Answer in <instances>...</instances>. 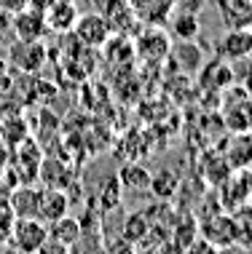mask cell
<instances>
[{
    "instance_id": "obj_3",
    "label": "cell",
    "mask_w": 252,
    "mask_h": 254,
    "mask_svg": "<svg viewBox=\"0 0 252 254\" xmlns=\"http://www.w3.org/2000/svg\"><path fill=\"white\" fill-rule=\"evenodd\" d=\"M223 113H226V126L231 131H252V99L247 91L236 88L234 94L223 99Z\"/></svg>"
},
{
    "instance_id": "obj_5",
    "label": "cell",
    "mask_w": 252,
    "mask_h": 254,
    "mask_svg": "<svg viewBox=\"0 0 252 254\" xmlns=\"http://www.w3.org/2000/svg\"><path fill=\"white\" fill-rule=\"evenodd\" d=\"M199 230H201V238H207L209 244L217 246V249L234 246V219H231L226 211H217V214L204 217Z\"/></svg>"
},
{
    "instance_id": "obj_2",
    "label": "cell",
    "mask_w": 252,
    "mask_h": 254,
    "mask_svg": "<svg viewBox=\"0 0 252 254\" xmlns=\"http://www.w3.org/2000/svg\"><path fill=\"white\" fill-rule=\"evenodd\" d=\"M70 32L86 49H99V46H105L113 38V27L107 24V19L102 13H84V16H78Z\"/></svg>"
},
{
    "instance_id": "obj_4",
    "label": "cell",
    "mask_w": 252,
    "mask_h": 254,
    "mask_svg": "<svg viewBox=\"0 0 252 254\" xmlns=\"http://www.w3.org/2000/svg\"><path fill=\"white\" fill-rule=\"evenodd\" d=\"M46 62V46L40 40H16L8 51V64L27 75L38 72Z\"/></svg>"
},
{
    "instance_id": "obj_12",
    "label": "cell",
    "mask_w": 252,
    "mask_h": 254,
    "mask_svg": "<svg viewBox=\"0 0 252 254\" xmlns=\"http://www.w3.org/2000/svg\"><path fill=\"white\" fill-rule=\"evenodd\" d=\"M201 70V86L207 91H226V88L234 83V72H231V64H226V59H212L209 64L199 67Z\"/></svg>"
},
{
    "instance_id": "obj_6",
    "label": "cell",
    "mask_w": 252,
    "mask_h": 254,
    "mask_svg": "<svg viewBox=\"0 0 252 254\" xmlns=\"http://www.w3.org/2000/svg\"><path fill=\"white\" fill-rule=\"evenodd\" d=\"M217 54L220 59H247L252 57V27L247 30H226L217 40Z\"/></svg>"
},
{
    "instance_id": "obj_14",
    "label": "cell",
    "mask_w": 252,
    "mask_h": 254,
    "mask_svg": "<svg viewBox=\"0 0 252 254\" xmlns=\"http://www.w3.org/2000/svg\"><path fill=\"white\" fill-rule=\"evenodd\" d=\"M129 3H132L137 19H142V22H148L153 27L164 24L169 19V11L174 8V0H129Z\"/></svg>"
},
{
    "instance_id": "obj_20",
    "label": "cell",
    "mask_w": 252,
    "mask_h": 254,
    "mask_svg": "<svg viewBox=\"0 0 252 254\" xmlns=\"http://www.w3.org/2000/svg\"><path fill=\"white\" fill-rule=\"evenodd\" d=\"M177 177L172 174V171H159V174H151V193L156 198H161V201H169L174 193H177Z\"/></svg>"
},
{
    "instance_id": "obj_13",
    "label": "cell",
    "mask_w": 252,
    "mask_h": 254,
    "mask_svg": "<svg viewBox=\"0 0 252 254\" xmlns=\"http://www.w3.org/2000/svg\"><path fill=\"white\" fill-rule=\"evenodd\" d=\"M134 51H137V57H142V59H164L167 51H169V38L164 35V30H159V27L151 24V30H145L137 38Z\"/></svg>"
},
{
    "instance_id": "obj_24",
    "label": "cell",
    "mask_w": 252,
    "mask_h": 254,
    "mask_svg": "<svg viewBox=\"0 0 252 254\" xmlns=\"http://www.w3.org/2000/svg\"><path fill=\"white\" fill-rule=\"evenodd\" d=\"M188 254H220V249H217L215 244H209L207 238H196V241L188 246Z\"/></svg>"
},
{
    "instance_id": "obj_8",
    "label": "cell",
    "mask_w": 252,
    "mask_h": 254,
    "mask_svg": "<svg viewBox=\"0 0 252 254\" xmlns=\"http://www.w3.org/2000/svg\"><path fill=\"white\" fill-rule=\"evenodd\" d=\"M226 30H247L252 27V0H215Z\"/></svg>"
},
{
    "instance_id": "obj_19",
    "label": "cell",
    "mask_w": 252,
    "mask_h": 254,
    "mask_svg": "<svg viewBox=\"0 0 252 254\" xmlns=\"http://www.w3.org/2000/svg\"><path fill=\"white\" fill-rule=\"evenodd\" d=\"M199 32H201L199 16L177 11V16L172 19V35H174L177 40H196V35H199Z\"/></svg>"
},
{
    "instance_id": "obj_23",
    "label": "cell",
    "mask_w": 252,
    "mask_h": 254,
    "mask_svg": "<svg viewBox=\"0 0 252 254\" xmlns=\"http://www.w3.org/2000/svg\"><path fill=\"white\" fill-rule=\"evenodd\" d=\"M121 201V185L118 180H107L105 188H102V206H105L107 211L115 209V203Z\"/></svg>"
},
{
    "instance_id": "obj_10",
    "label": "cell",
    "mask_w": 252,
    "mask_h": 254,
    "mask_svg": "<svg viewBox=\"0 0 252 254\" xmlns=\"http://www.w3.org/2000/svg\"><path fill=\"white\" fill-rule=\"evenodd\" d=\"M226 163L231 171H244L252 166V134L250 131H234V136L226 145Z\"/></svg>"
},
{
    "instance_id": "obj_15",
    "label": "cell",
    "mask_w": 252,
    "mask_h": 254,
    "mask_svg": "<svg viewBox=\"0 0 252 254\" xmlns=\"http://www.w3.org/2000/svg\"><path fill=\"white\" fill-rule=\"evenodd\" d=\"M38 203H40V190L32 188V185L16 188L8 198L13 217H38Z\"/></svg>"
},
{
    "instance_id": "obj_21",
    "label": "cell",
    "mask_w": 252,
    "mask_h": 254,
    "mask_svg": "<svg viewBox=\"0 0 252 254\" xmlns=\"http://www.w3.org/2000/svg\"><path fill=\"white\" fill-rule=\"evenodd\" d=\"M148 233H151V219H148V214L134 211V214L126 217V225H124V238H126V241L140 244Z\"/></svg>"
},
{
    "instance_id": "obj_11",
    "label": "cell",
    "mask_w": 252,
    "mask_h": 254,
    "mask_svg": "<svg viewBox=\"0 0 252 254\" xmlns=\"http://www.w3.org/2000/svg\"><path fill=\"white\" fill-rule=\"evenodd\" d=\"M67 209H70V201H67V195L62 190L57 188H46L40 190V203H38V219L46 225L57 222V219H62L67 214Z\"/></svg>"
},
{
    "instance_id": "obj_7",
    "label": "cell",
    "mask_w": 252,
    "mask_h": 254,
    "mask_svg": "<svg viewBox=\"0 0 252 254\" xmlns=\"http://www.w3.org/2000/svg\"><path fill=\"white\" fill-rule=\"evenodd\" d=\"M11 27H13L16 40H40L46 32H49V27H46V16L40 11H35V8H24V11L13 13Z\"/></svg>"
},
{
    "instance_id": "obj_16",
    "label": "cell",
    "mask_w": 252,
    "mask_h": 254,
    "mask_svg": "<svg viewBox=\"0 0 252 254\" xmlns=\"http://www.w3.org/2000/svg\"><path fill=\"white\" fill-rule=\"evenodd\" d=\"M118 185L126 188L129 193H145L151 188V171L140 163H126L118 171Z\"/></svg>"
},
{
    "instance_id": "obj_25",
    "label": "cell",
    "mask_w": 252,
    "mask_h": 254,
    "mask_svg": "<svg viewBox=\"0 0 252 254\" xmlns=\"http://www.w3.org/2000/svg\"><path fill=\"white\" fill-rule=\"evenodd\" d=\"M174 5L182 13H193V16H199V13L204 11V5H207V0H174Z\"/></svg>"
},
{
    "instance_id": "obj_9",
    "label": "cell",
    "mask_w": 252,
    "mask_h": 254,
    "mask_svg": "<svg viewBox=\"0 0 252 254\" xmlns=\"http://www.w3.org/2000/svg\"><path fill=\"white\" fill-rule=\"evenodd\" d=\"M43 16H46L49 32H70L81 13H78V5L73 0H54L49 8H46Z\"/></svg>"
},
{
    "instance_id": "obj_18",
    "label": "cell",
    "mask_w": 252,
    "mask_h": 254,
    "mask_svg": "<svg viewBox=\"0 0 252 254\" xmlns=\"http://www.w3.org/2000/svg\"><path fill=\"white\" fill-rule=\"evenodd\" d=\"M49 238L70 249V246L81 238V222H78L76 217H67L65 214L62 219H57V222L49 225Z\"/></svg>"
},
{
    "instance_id": "obj_26",
    "label": "cell",
    "mask_w": 252,
    "mask_h": 254,
    "mask_svg": "<svg viewBox=\"0 0 252 254\" xmlns=\"http://www.w3.org/2000/svg\"><path fill=\"white\" fill-rule=\"evenodd\" d=\"M30 8V0H0V11L8 13V16H13V13Z\"/></svg>"
},
{
    "instance_id": "obj_17",
    "label": "cell",
    "mask_w": 252,
    "mask_h": 254,
    "mask_svg": "<svg viewBox=\"0 0 252 254\" xmlns=\"http://www.w3.org/2000/svg\"><path fill=\"white\" fill-rule=\"evenodd\" d=\"M172 59L182 67V72H199V67L204 64V54L193 40H177V46L172 49Z\"/></svg>"
},
{
    "instance_id": "obj_1",
    "label": "cell",
    "mask_w": 252,
    "mask_h": 254,
    "mask_svg": "<svg viewBox=\"0 0 252 254\" xmlns=\"http://www.w3.org/2000/svg\"><path fill=\"white\" fill-rule=\"evenodd\" d=\"M8 238L22 254H35L40 246L49 241V225L38 217H16L11 225Z\"/></svg>"
},
{
    "instance_id": "obj_22",
    "label": "cell",
    "mask_w": 252,
    "mask_h": 254,
    "mask_svg": "<svg viewBox=\"0 0 252 254\" xmlns=\"http://www.w3.org/2000/svg\"><path fill=\"white\" fill-rule=\"evenodd\" d=\"M231 219H234V244L252 246V209L242 206Z\"/></svg>"
},
{
    "instance_id": "obj_27",
    "label": "cell",
    "mask_w": 252,
    "mask_h": 254,
    "mask_svg": "<svg viewBox=\"0 0 252 254\" xmlns=\"http://www.w3.org/2000/svg\"><path fill=\"white\" fill-rule=\"evenodd\" d=\"M35 254H70V252H67V246L57 244V241H46V244L40 246V249H38Z\"/></svg>"
}]
</instances>
